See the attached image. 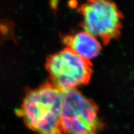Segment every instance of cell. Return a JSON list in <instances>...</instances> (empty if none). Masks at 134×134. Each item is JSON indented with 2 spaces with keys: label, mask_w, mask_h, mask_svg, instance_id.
Masks as SVG:
<instances>
[{
  "label": "cell",
  "mask_w": 134,
  "mask_h": 134,
  "mask_svg": "<svg viewBox=\"0 0 134 134\" xmlns=\"http://www.w3.org/2000/svg\"><path fill=\"white\" fill-rule=\"evenodd\" d=\"M45 66L49 75V82L62 91L88 85L93 74L90 61L68 48L48 56Z\"/></svg>",
  "instance_id": "obj_3"
},
{
  "label": "cell",
  "mask_w": 134,
  "mask_h": 134,
  "mask_svg": "<svg viewBox=\"0 0 134 134\" xmlns=\"http://www.w3.org/2000/svg\"><path fill=\"white\" fill-rule=\"evenodd\" d=\"M62 126L65 134H99L104 124L96 104L73 89L63 91Z\"/></svg>",
  "instance_id": "obj_2"
},
{
  "label": "cell",
  "mask_w": 134,
  "mask_h": 134,
  "mask_svg": "<svg viewBox=\"0 0 134 134\" xmlns=\"http://www.w3.org/2000/svg\"><path fill=\"white\" fill-rule=\"evenodd\" d=\"M60 0H50V6H51L52 9L53 10H56L57 9L58 3Z\"/></svg>",
  "instance_id": "obj_6"
},
{
  "label": "cell",
  "mask_w": 134,
  "mask_h": 134,
  "mask_svg": "<svg viewBox=\"0 0 134 134\" xmlns=\"http://www.w3.org/2000/svg\"><path fill=\"white\" fill-rule=\"evenodd\" d=\"M62 41L66 48L88 61L98 57L102 49L98 39L86 31L65 36Z\"/></svg>",
  "instance_id": "obj_5"
},
{
  "label": "cell",
  "mask_w": 134,
  "mask_h": 134,
  "mask_svg": "<svg viewBox=\"0 0 134 134\" xmlns=\"http://www.w3.org/2000/svg\"><path fill=\"white\" fill-rule=\"evenodd\" d=\"M83 17L82 26L92 36L108 45L118 37L122 29L123 15L111 0H93L78 9Z\"/></svg>",
  "instance_id": "obj_4"
},
{
  "label": "cell",
  "mask_w": 134,
  "mask_h": 134,
  "mask_svg": "<svg viewBox=\"0 0 134 134\" xmlns=\"http://www.w3.org/2000/svg\"><path fill=\"white\" fill-rule=\"evenodd\" d=\"M93 1V0H88V1Z\"/></svg>",
  "instance_id": "obj_7"
},
{
  "label": "cell",
  "mask_w": 134,
  "mask_h": 134,
  "mask_svg": "<svg viewBox=\"0 0 134 134\" xmlns=\"http://www.w3.org/2000/svg\"><path fill=\"white\" fill-rule=\"evenodd\" d=\"M63 91L49 81L27 92L18 114L36 134H65L62 126Z\"/></svg>",
  "instance_id": "obj_1"
}]
</instances>
